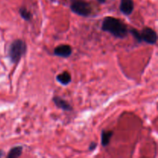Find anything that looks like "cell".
<instances>
[{
    "label": "cell",
    "mask_w": 158,
    "mask_h": 158,
    "mask_svg": "<svg viewBox=\"0 0 158 158\" xmlns=\"http://www.w3.org/2000/svg\"><path fill=\"white\" fill-rule=\"evenodd\" d=\"M101 29L119 39L125 38L128 34L127 26L120 19L112 16H107L103 19Z\"/></svg>",
    "instance_id": "obj_1"
},
{
    "label": "cell",
    "mask_w": 158,
    "mask_h": 158,
    "mask_svg": "<svg viewBox=\"0 0 158 158\" xmlns=\"http://www.w3.org/2000/svg\"><path fill=\"white\" fill-rule=\"evenodd\" d=\"M27 45L22 40H15L10 44L9 48V56L12 63L17 64L22 57L26 53Z\"/></svg>",
    "instance_id": "obj_2"
},
{
    "label": "cell",
    "mask_w": 158,
    "mask_h": 158,
    "mask_svg": "<svg viewBox=\"0 0 158 158\" xmlns=\"http://www.w3.org/2000/svg\"><path fill=\"white\" fill-rule=\"evenodd\" d=\"M70 10L80 16L87 17L92 12L90 4L84 0H73L70 4Z\"/></svg>",
    "instance_id": "obj_3"
},
{
    "label": "cell",
    "mask_w": 158,
    "mask_h": 158,
    "mask_svg": "<svg viewBox=\"0 0 158 158\" xmlns=\"http://www.w3.org/2000/svg\"><path fill=\"white\" fill-rule=\"evenodd\" d=\"M142 42H145L148 44L154 45L157 43V32L150 27H144L140 32Z\"/></svg>",
    "instance_id": "obj_4"
},
{
    "label": "cell",
    "mask_w": 158,
    "mask_h": 158,
    "mask_svg": "<svg viewBox=\"0 0 158 158\" xmlns=\"http://www.w3.org/2000/svg\"><path fill=\"white\" fill-rule=\"evenodd\" d=\"M73 52V49L69 45H60L56 46L53 50V54L56 56L62 57V58H68L71 56Z\"/></svg>",
    "instance_id": "obj_5"
},
{
    "label": "cell",
    "mask_w": 158,
    "mask_h": 158,
    "mask_svg": "<svg viewBox=\"0 0 158 158\" xmlns=\"http://www.w3.org/2000/svg\"><path fill=\"white\" fill-rule=\"evenodd\" d=\"M134 9V3L133 0H120V11L125 15L132 14Z\"/></svg>",
    "instance_id": "obj_6"
},
{
    "label": "cell",
    "mask_w": 158,
    "mask_h": 158,
    "mask_svg": "<svg viewBox=\"0 0 158 158\" xmlns=\"http://www.w3.org/2000/svg\"><path fill=\"white\" fill-rule=\"evenodd\" d=\"M52 101H53V103H55L56 106L58 108H60V109L63 110L65 111L73 110V106H71V105L69 104L66 100H65L64 99L61 98V97L56 96V97H54L53 98H52Z\"/></svg>",
    "instance_id": "obj_7"
},
{
    "label": "cell",
    "mask_w": 158,
    "mask_h": 158,
    "mask_svg": "<svg viewBox=\"0 0 158 158\" xmlns=\"http://www.w3.org/2000/svg\"><path fill=\"white\" fill-rule=\"evenodd\" d=\"M56 80L62 85L66 86L71 83L72 78H71V75L69 73H68L67 71H63L62 73L58 74L56 76Z\"/></svg>",
    "instance_id": "obj_8"
},
{
    "label": "cell",
    "mask_w": 158,
    "mask_h": 158,
    "mask_svg": "<svg viewBox=\"0 0 158 158\" xmlns=\"http://www.w3.org/2000/svg\"><path fill=\"white\" fill-rule=\"evenodd\" d=\"M114 135V132L111 131H102L101 133V143L103 147H106L110 143L111 137Z\"/></svg>",
    "instance_id": "obj_9"
},
{
    "label": "cell",
    "mask_w": 158,
    "mask_h": 158,
    "mask_svg": "<svg viewBox=\"0 0 158 158\" xmlns=\"http://www.w3.org/2000/svg\"><path fill=\"white\" fill-rule=\"evenodd\" d=\"M23 147L17 146L14 147L9 151V152L7 154V158H17L19 157L22 155L23 153Z\"/></svg>",
    "instance_id": "obj_10"
},
{
    "label": "cell",
    "mask_w": 158,
    "mask_h": 158,
    "mask_svg": "<svg viewBox=\"0 0 158 158\" xmlns=\"http://www.w3.org/2000/svg\"><path fill=\"white\" fill-rule=\"evenodd\" d=\"M19 14L20 16L25 20V21H30L32 19V15L26 7H21L19 9Z\"/></svg>",
    "instance_id": "obj_11"
},
{
    "label": "cell",
    "mask_w": 158,
    "mask_h": 158,
    "mask_svg": "<svg viewBox=\"0 0 158 158\" xmlns=\"http://www.w3.org/2000/svg\"><path fill=\"white\" fill-rule=\"evenodd\" d=\"M131 34L133 35V36L135 38V40H137L138 43H142V39H141V35H140V32H139L138 30H137L136 29H131L130 31Z\"/></svg>",
    "instance_id": "obj_12"
},
{
    "label": "cell",
    "mask_w": 158,
    "mask_h": 158,
    "mask_svg": "<svg viewBox=\"0 0 158 158\" xmlns=\"http://www.w3.org/2000/svg\"><path fill=\"white\" fill-rule=\"evenodd\" d=\"M97 143H96V142H91L90 144H89V151H94V150L97 148Z\"/></svg>",
    "instance_id": "obj_13"
},
{
    "label": "cell",
    "mask_w": 158,
    "mask_h": 158,
    "mask_svg": "<svg viewBox=\"0 0 158 158\" xmlns=\"http://www.w3.org/2000/svg\"><path fill=\"white\" fill-rule=\"evenodd\" d=\"M97 1H98L100 3H101V4H104V3L106 2V0H97Z\"/></svg>",
    "instance_id": "obj_14"
},
{
    "label": "cell",
    "mask_w": 158,
    "mask_h": 158,
    "mask_svg": "<svg viewBox=\"0 0 158 158\" xmlns=\"http://www.w3.org/2000/svg\"><path fill=\"white\" fill-rule=\"evenodd\" d=\"M3 156V151L0 150V157H2Z\"/></svg>",
    "instance_id": "obj_15"
},
{
    "label": "cell",
    "mask_w": 158,
    "mask_h": 158,
    "mask_svg": "<svg viewBox=\"0 0 158 158\" xmlns=\"http://www.w3.org/2000/svg\"><path fill=\"white\" fill-rule=\"evenodd\" d=\"M51 1H54V0H51Z\"/></svg>",
    "instance_id": "obj_16"
}]
</instances>
